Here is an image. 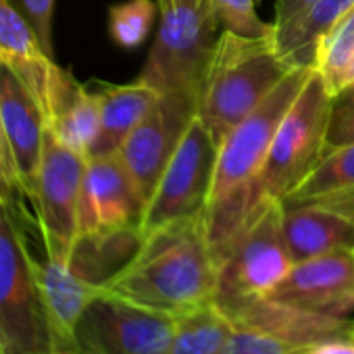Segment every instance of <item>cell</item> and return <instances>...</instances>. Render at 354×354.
Listing matches in <instances>:
<instances>
[{"instance_id": "obj_1", "label": "cell", "mask_w": 354, "mask_h": 354, "mask_svg": "<svg viewBox=\"0 0 354 354\" xmlns=\"http://www.w3.org/2000/svg\"><path fill=\"white\" fill-rule=\"evenodd\" d=\"M217 273L207 219L198 215L144 234L129 261L102 290L180 317L213 302Z\"/></svg>"}, {"instance_id": "obj_2", "label": "cell", "mask_w": 354, "mask_h": 354, "mask_svg": "<svg viewBox=\"0 0 354 354\" xmlns=\"http://www.w3.org/2000/svg\"><path fill=\"white\" fill-rule=\"evenodd\" d=\"M313 67H296L267 98L236 125L219 144L215 180L207 205V232L217 259L230 248L252 215L261 209L254 198L257 177L267 160L275 131L310 77ZM265 205V203H263Z\"/></svg>"}, {"instance_id": "obj_3", "label": "cell", "mask_w": 354, "mask_h": 354, "mask_svg": "<svg viewBox=\"0 0 354 354\" xmlns=\"http://www.w3.org/2000/svg\"><path fill=\"white\" fill-rule=\"evenodd\" d=\"M296 67L302 65L279 53L275 30L257 38L221 30L198 94V117L215 142L221 144Z\"/></svg>"}, {"instance_id": "obj_4", "label": "cell", "mask_w": 354, "mask_h": 354, "mask_svg": "<svg viewBox=\"0 0 354 354\" xmlns=\"http://www.w3.org/2000/svg\"><path fill=\"white\" fill-rule=\"evenodd\" d=\"M158 30L136 82L165 92L201 94L221 26L209 0H156Z\"/></svg>"}, {"instance_id": "obj_5", "label": "cell", "mask_w": 354, "mask_h": 354, "mask_svg": "<svg viewBox=\"0 0 354 354\" xmlns=\"http://www.w3.org/2000/svg\"><path fill=\"white\" fill-rule=\"evenodd\" d=\"M57 350L38 261L30 254L9 201H0V352L53 354Z\"/></svg>"}, {"instance_id": "obj_6", "label": "cell", "mask_w": 354, "mask_h": 354, "mask_svg": "<svg viewBox=\"0 0 354 354\" xmlns=\"http://www.w3.org/2000/svg\"><path fill=\"white\" fill-rule=\"evenodd\" d=\"M331 100L333 94L313 69L298 98L281 119L267 160L257 177L254 198L259 205L267 201L281 203L315 169L325 152Z\"/></svg>"}, {"instance_id": "obj_7", "label": "cell", "mask_w": 354, "mask_h": 354, "mask_svg": "<svg viewBox=\"0 0 354 354\" xmlns=\"http://www.w3.org/2000/svg\"><path fill=\"white\" fill-rule=\"evenodd\" d=\"M281 217V203L267 201L219 259L213 302L223 313L269 296L292 269Z\"/></svg>"}, {"instance_id": "obj_8", "label": "cell", "mask_w": 354, "mask_h": 354, "mask_svg": "<svg viewBox=\"0 0 354 354\" xmlns=\"http://www.w3.org/2000/svg\"><path fill=\"white\" fill-rule=\"evenodd\" d=\"M225 315L232 335L223 354H306L323 339L354 333V321L302 310L269 296Z\"/></svg>"}, {"instance_id": "obj_9", "label": "cell", "mask_w": 354, "mask_h": 354, "mask_svg": "<svg viewBox=\"0 0 354 354\" xmlns=\"http://www.w3.org/2000/svg\"><path fill=\"white\" fill-rule=\"evenodd\" d=\"M53 59L13 61L0 57V119L11 148L19 190L32 201L46 136V80Z\"/></svg>"}, {"instance_id": "obj_10", "label": "cell", "mask_w": 354, "mask_h": 354, "mask_svg": "<svg viewBox=\"0 0 354 354\" xmlns=\"http://www.w3.org/2000/svg\"><path fill=\"white\" fill-rule=\"evenodd\" d=\"M219 144L196 115L146 205L142 236L207 213Z\"/></svg>"}, {"instance_id": "obj_11", "label": "cell", "mask_w": 354, "mask_h": 354, "mask_svg": "<svg viewBox=\"0 0 354 354\" xmlns=\"http://www.w3.org/2000/svg\"><path fill=\"white\" fill-rule=\"evenodd\" d=\"M177 317L100 292L82 315L73 350L80 354H167Z\"/></svg>"}, {"instance_id": "obj_12", "label": "cell", "mask_w": 354, "mask_h": 354, "mask_svg": "<svg viewBox=\"0 0 354 354\" xmlns=\"http://www.w3.org/2000/svg\"><path fill=\"white\" fill-rule=\"evenodd\" d=\"M88 156L65 146L48 127L32 203L48 259L71 261L80 240V198Z\"/></svg>"}, {"instance_id": "obj_13", "label": "cell", "mask_w": 354, "mask_h": 354, "mask_svg": "<svg viewBox=\"0 0 354 354\" xmlns=\"http://www.w3.org/2000/svg\"><path fill=\"white\" fill-rule=\"evenodd\" d=\"M146 205L119 154L88 158L80 198V238L142 236Z\"/></svg>"}, {"instance_id": "obj_14", "label": "cell", "mask_w": 354, "mask_h": 354, "mask_svg": "<svg viewBox=\"0 0 354 354\" xmlns=\"http://www.w3.org/2000/svg\"><path fill=\"white\" fill-rule=\"evenodd\" d=\"M198 115V96L165 92L148 115L119 148V158L133 177L146 203L150 201L165 167Z\"/></svg>"}, {"instance_id": "obj_15", "label": "cell", "mask_w": 354, "mask_h": 354, "mask_svg": "<svg viewBox=\"0 0 354 354\" xmlns=\"http://www.w3.org/2000/svg\"><path fill=\"white\" fill-rule=\"evenodd\" d=\"M269 298L331 317L354 310V252H331L294 263Z\"/></svg>"}, {"instance_id": "obj_16", "label": "cell", "mask_w": 354, "mask_h": 354, "mask_svg": "<svg viewBox=\"0 0 354 354\" xmlns=\"http://www.w3.org/2000/svg\"><path fill=\"white\" fill-rule=\"evenodd\" d=\"M44 109L48 129L65 146L88 156L100 127L98 92H90L71 71L53 61L48 67Z\"/></svg>"}, {"instance_id": "obj_17", "label": "cell", "mask_w": 354, "mask_h": 354, "mask_svg": "<svg viewBox=\"0 0 354 354\" xmlns=\"http://www.w3.org/2000/svg\"><path fill=\"white\" fill-rule=\"evenodd\" d=\"M38 277L57 350H73L75 327L88 304L102 292V288L82 277L73 269L71 261L65 259L46 257L44 263H38Z\"/></svg>"}, {"instance_id": "obj_18", "label": "cell", "mask_w": 354, "mask_h": 354, "mask_svg": "<svg viewBox=\"0 0 354 354\" xmlns=\"http://www.w3.org/2000/svg\"><path fill=\"white\" fill-rule=\"evenodd\" d=\"M281 223L294 263L331 252H354V221L327 207H283Z\"/></svg>"}, {"instance_id": "obj_19", "label": "cell", "mask_w": 354, "mask_h": 354, "mask_svg": "<svg viewBox=\"0 0 354 354\" xmlns=\"http://www.w3.org/2000/svg\"><path fill=\"white\" fill-rule=\"evenodd\" d=\"M158 92L133 82L127 86H104L98 90L100 100V127L88 158L117 154L123 142L148 115L158 100Z\"/></svg>"}, {"instance_id": "obj_20", "label": "cell", "mask_w": 354, "mask_h": 354, "mask_svg": "<svg viewBox=\"0 0 354 354\" xmlns=\"http://www.w3.org/2000/svg\"><path fill=\"white\" fill-rule=\"evenodd\" d=\"M346 192H354V144L325 150L315 169L281 201V205L296 207Z\"/></svg>"}, {"instance_id": "obj_21", "label": "cell", "mask_w": 354, "mask_h": 354, "mask_svg": "<svg viewBox=\"0 0 354 354\" xmlns=\"http://www.w3.org/2000/svg\"><path fill=\"white\" fill-rule=\"evenodd\" d=\"M354 7V0H319L296 21L275 28V44L283 57L296 65L313 67L315 44L321 34Z\"/></svg>"}, {"instance_id": "obj_22", "label": "cell", "mask_w": 354, "mask_h": 354, "mask_svg": "<svg viewBox=\"0 0 354 354\" xmlns=\"http://www.w3.org/2000/svg\"><path fill=\"white\" fill-rule=\"evenodd\" d=\"M230 335V317L215 302H209L177 317L167 354H223Z\"/></svg>"}, {"instance_id": "obj_23", "label": "cell", "mask_w": 354, "mask_h": 354, "mask_svg": "<svg viewBox=\"0 0 354 354\" xmlns=\"http://www.w3.org/2000/svg\"><path fill=\"white\" fill-rule=\"evenodd\" d=\"M354 59V7L331 24L315 44L313 69L323 77L327 90L335 96L344 73Z\"/></svg>"}, {"instance_id": "obj_24", "label": "cell", "mask_w": 354, "mask_h": 354, "mask_svg": "<svg viewBox=\"0 0 354 354\" xmlns=\"http://www.w3.org/2000/svg\"><path fill=\"white\" fill-rule=\"evenodd\" d=\"M156 0H127L109 9V32L117 46L138 48L150 34L156 19Z\"/></svg>"}, {"instance_id": "obj_25", "label": "cell", "mask_w": 354, "mask_h": 354, "mask_svg": "<svg viewBox=\"0 0 354 354\" xmlns=\"http://www.w3.org/2000/svg\"><path fill=\"white\" fill-rule=\"evenodd\" d=\"M0 57L13 61L50 59L42 50L30 21L19 15L9 0H0Z\"/></svg>"}, {"instance_id": "obj_26", "label": "cell", "mask_w": 354, "mask_h": 354, "mask_svg": "<svg viewBox=\"0 0 354 354\" xmlns=\"http://www.w3.org/2000/svg\"><path fill=\"white\" fill-rule=\"evenodd\" d=\"M215 21L221 30H230L240 36H267L275 28L265 24L257 13V0H209Z\"/></svg>"}, {"instance_id": "obj_27", "label": "cell", "mask_w": 354, "mask_h": 354, "mask_svg": "<svg viewBox=\"0 0 354 354\" xmlns=\"http://www.w3.org/2000/svg\"><path fill=\"white\" fill-rule=\"evenodd\" d=\"M346 144H354V84L333 96L325 136V150Z\"/></svg>"}, {"instance_id": "obj_28", "label": "cell", "mask_w": 354, "mask_h": 354, "mask_svg": "<svg viewBox=\"0 0 354 354\" xmlns=\"http://www.w3.org/2000/svg\"><path fill=\"white\" fill-rule=\"evenodd\" d=\"M19 3L24 7L26 19L40 40L42 50L53 59V17L57 0H19Z\"/></svg>"}, {"instance_id": "obj_29", "label": "cell", "mask_w": 354, "mask_h": 354, "mask_svg": "<svg viewBox=\"0 0 354 354\" xmlns=\"http://www.w3.org/2000/svg\"><path fill=\"white\" fill-rule=\"evenodd\" d=\"M13 190H19V184H17L11 148L7 144L3 119H0V198H7V194L13 192Z\"/></svg>"}, {"instance_id": "obj_30", "label": "cell", "mask_w": 354, "mask_h": 354, "mask_svg": "<svg viewBox=\"0 0 354 354\" xmlns=\"http://www.w3.org/2000/svg\"><path fill=\"white\" fill-rule=\"evenodd\" d=\"M319 0H277L275 3V21L273 28H283L298 17H302L308 9H313Z\"/></svg>"}, {"instance_id": "obj_31", "label": "cell", "mask_w": 354, "mask_h": 354, "mask_svg": "<svg viewBox=\"0 0 354 354\" xmlns=\"http://www.w3.org/2000/svg\"><path fill=\"white\" fill-rule=\"evenodd\" d=\"M352 84H354V59H352V63L348 65V69L344 73V80H342V88L339 90H344V88L352 86Z\"/></svg>"}, {"instance_id": "obj_32", "label": "cell", "mask_w": 354, "mask_h": 354, "mask_svg": "<svg viewBox=\"0 0 354 354\" xmlns=\"http://www.w3.org/2000/svg\"><path fill=\"white\" fill-rule=\"evenodd\" d=\"M53 354H80V352H75V350H67V348H65V350H55Z\"/></svg>"}, {"instance_id": "obj_33", "label": "cell", "mask_w": 354, "mask_h": 354, "mask_svg": "<svg viewBox=\"0 0 354 354\" xmlns=\"http://www.w3.org/2000/svg\"><path fill=\"white\" fill-rule=\"evenodd\" d=\"M0 201H3V198H0Z\"/></svg>"}, {"instance_id": "obj_34", "label": "cell", "mask_w": 354, "mask_h": 354, "mask_svg": "<svg viewBox=\"0 0 354 354\" xmlns=\"http://www.w3.org/2000/svg\"><path fill=\"white\" fill-rule=\"evenodd\" d=\"M0 354H3V352H0Z\"/></svg>"}]
</instances>
